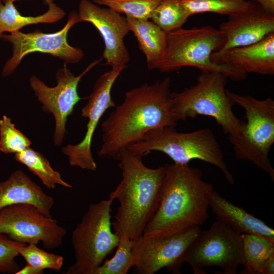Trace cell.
<instances>
[{
  "label": "cell",
  "mask_w": 274,
  "mask_h": 274,
  "mask_svg": "<svg viewBox=\"0 0 274 274\" xmlns=\"http://www.w3.org/2000/svg\"><path fill=\"white\" fill-rule=\"evenodd\" d=\"M170 78L145 83L125 93L123 102L102 122L100 157L116 159L119 152L140 141L148 131L174 127Z\"/></svg>",
  "instance_id": "obj_1"
},
{
  "label": "cell",
  "mask_w": 274,
  "mask_h": 274,
  "mask_svg": "<svg viewBox=\"0 0 274 274\" xmlns=\"http://www.w3.org/2000/svg\"><path fill=\"white\" fill-rule=\"evenodd\" d=\"M158 206L143 234L163 235L200 227L209 217L212 184L188 164H166Z\"/></svg>",
  "instance_id": "obj_2"
},
{
  "label": "cell",
  "mask_w": 274,
  "mask_h": 274,
  "mask_svg": "<svg viewBox=\"0 0 274 274\" xmlns=\"http://www.w3.org/2000/svg\"><path fill=\"white\" fill-rule=\"evenodd\" d=\"M143 156L127 148L117 156L122 179L109 198L119 206L113 223L114 232L134 241L141 236L156 211L161 196L165 175L164 165L156 168L146 166Z\"/></svg>",
  "instance_id": "obj_3"
},
{
  "label": "cell",
  "mask_w": 274,
  "mask_h": 274,
  "mask_svg": "<svg viewBox=\"0 0 274 274\" xmlns=\"http://www.w3.org/2000/svg\"><path fill=\"white\" fill-rule=\"evenodd\" d=\"M226 41L225 33L210 25L190 29L179 28L167 33L164 55L147 66L149 70L170 72L182 67H197L201 71L221 73L234 81L244 80L247 73L240 68L212 61L213 53L220 50Z\"/></svg>",
  "instance_id": "obj_4"
},
{
  "label": "cell",
  "mask_w": 274,
  "mask_h": 274,
  "mask_svg": "<svg viewBox=\"0 0 274 274\" xmlns=\"http://www.w3.org/2000/svg\"><path fill=\"white\" fill-rule=\"evenodd\" d=\"M227 77L214 71H201L195 85L180 92H171L172 112L176 122L197 115L213 118L230 141L239 134L242 122L233 113L227 95Z\"/></svg>",
  "instance_id": "obj_5"
},
{
  "label": "cell",
  "mask_w": 274,
  "mask_h": 274,
  "mask_svg": "<svg viewBox=\"0 0 274 274\" xmlns=\"http://www.w3.org/2000/svg\"><path fill=\"white\" fill-rule=\"evenodd\" d=\"M127 148L143 156L159 151L179 164L199 159L217 167L229 183H234L220 146L209 128L189 132H179L174 127L157 128L148 131L140 141Z\"/></svg>",
  "instance_id": "obj_6"
},
{
  "label": "cell",
  "mask_w": 274,
  "mask_h": 274,
  "mask_svg": "<svg viewBox=\"0 0 274 274\" xmlns=\"http://www.w3.org/2000/svg\"><path fill=\"white\" fill-rule=\"evenodd\" d=\"M234 104L245 110L246 122H242L239 134L230 141L235 157L252 162L267 173L274 181V169L268 158L274 143V101L268 97L259 100L249 95L238 94L226 90Z\"/></svg>",
  "instance_id": "obj_7"
},
{
  "label": "cell",
  "mask_w": 274,
  "mask_h": 274,
  "mask_svg": "<svg viewBox=\"0 0 274 274\" xmlns=\"http://www.w3.org/2000/svg\"><path fill=\"white\" fill-rule=\"evenodd\" d=\"M109 198L90 204L72 232L75 262L66 274H94L106 256L117 248L119 236L112 230Z\"/></svg>",
  "instance_id": "obj_8"
},
{
  "label": "cell",
  "mask_w": 274,
  "mask_h": 274,
  "mask_svg": "<svg viewBox=\"0 0 274 274\" xmlns=\"http://www.w3.org/2000/svg\"><path fill=\"white\" fill-rule=\"evenodd\" d=\"M188 263L194 274H204L202 268L217 266L224 274H236L245 265L241 234L216 219L207 230H201L181 258L180 263Z\"/></svg>",
  "instance_id": "obj_9"
},
{
  "label": "cell",
  "mask_w": 274,
  "mask_h": 274,
  "mask_svg": "<svg viewBox=\"0 0 274 274\" xmlns=\"http://www.w3.org/2000/svg\"><path fill=\"white\" fill-rule=\"evenodd\" d=\"M81 22L78 13L73 11L69 14L63 27L55 32L44 33L37 29L28 33L19 30L10 35L3 33L2 38L12 46V54L5 63L2 76L11 75L25 56L34 52L48 54L60 59L65 64L81 61L85 56L83 51L71 46L67 40L70 29Z\"/></svg>",
  "instance_id": "obj_10"
},
{
  "label": "cell",
  "mask_w": 274,
  "mask_h": 274,
  "mask_svg": "<svg viewBox=\"0 0 274 274\" xmlns=\"http://www.w3.org/2000/svg\"><path fill=\"white\" fill-rule=\"evenodd\" d=\"M0 233L24 244L41 243L44 248L52 250L61 246L66 230L35 206L19 203L0 211Z\"/></svg>",
  "instance_id": "obj_11"
},
{
  "label": "cell",
  "mask_w": 274,
  "mask_h": 274,
  "mask_svg": "<svg viewBox=\"0 0 274 274\" xmlns=\"http://www.w3.org/2000/svg\"><path fill=\"white\" fill-rule=\"evenodd\" d=\"M200 231V227H195L168 234H143L132 241L136 273L154 274L163 268L180 273L181 258Z\"/></svg>",
  "instance_id": "obj_12"
},
{
  "label": "cell",
  "mask_w": 274,
  "mask_h": 274,
  "mask_svg": "<svg viewBox=\"0 0 274 274\" xmlns=\"http://www.w3.org/2000/svg\"><path fill=\"white\" fill-rule=\"evenodd\" d=\"M102 58L90 63L78 76H75L64 64L56 73L57 85L53 87L46 85L36 76H32L29 78L30 87L42 104L43 110L52 114L54 117L53 140L56 146H60L64 139L67 117L72 114L74 107L81 99L77 91L79 82L86 73L100 63Z\"/></svg>",
  "instance_id": "obj_13"
},
{
  "label": "cell",
  "mask_w": 274,
  "mask_h": 274,
  "mask_svg": "<svg viewBox=\"0 0 274 274\" xmlns=\"http://www.w3.org/2000/svg\"><path fill=\"white\" fill-rule=\"evenodd\" d=\"M116 66L104 73L96 80L86 104L81 110V116L88 119L86 131L83 140L76 145H68L62 149L68 157L70 164L82 169L95 171L97 165L91 152L93 134L98 122L106 110L115 107L111 89L115 81L125 68Z\"/></svg>",
  "instance_id": "obj_14"
},
{
  "label": "cell",
  "mask_w": 274,
  "mask_h": 274,
  "mask_svg": "<svg viewBox=\"0 0 274 274\" xmlns=\"http://www.w3.org/2000/svg\"><path fill=\"white\" fill-rule=\"evenodd\" d=\"M78 15L81 21L91 23L104 41L102 58L112 67L125 66L130 60L123 39L129 30L126 17L110 8H101L88 0H81Z\"/></svg>",
  "instance_id": "obj_15"
},
{
  "label": "cell",
  "mask_w": 274,
  "mask_h": 274,
  "mask_svg": "<svg viewBox=\"0 0 274 274\" xmlns=\"http://www.w3.org/2000/svg\"><path fill=\"white\" fill-rule=\"evenodd\" d=\"M226 36L219 54L230 49L249 45L259 41L274 32V13L263 9L257 2L249 0L246 8L228 15V20L220 24Z\"/></svg>",
  "instance_id": "obj_16"
},
{
  "label": "cell",
  "mask_w": 274,
  "mask_h": 274,
  "mask_svg": "<svg viewBox=\"0 0 274 274\" xmlns=\"http://www.w3.org/2000/svg\"><path fill=\"white\" fill-rule=\"evenodd\" d=\"M212 61L238 68L247 73L274 75V32L255 43L213 53Z\"/></svg>",
  "instance_id": "obj_17"
},
{
  "label": "cell",
  "mask_w": 274,
  "mask_h": 274,
  "mask_svg": "<svg viewBox=\"0 0 274 274\" xmlns=\"http://www.w3.org/2000/svg\"><path fill=\"white\" fill-rule=\"evenodd\" d=\"M19 203L32 204L45 215L52 217L54 199L46 194L24 172L16 170L6 181L0 182V211Z\"/></svg>",
  "instance_id": "obj_18"
},
{
  "label": "cell",
  "mask_w": 274,
  "mask_h": 274,
  "mask_svg": "<svg viewBox=\"0 0 274 274\" xmlns=\"http://www.w3.org/2000/svg\"><path fill=\"white\" fill-rule=\"evenodd\" d=\"M209 208L216 219L239 234H253L274 241V230L261 219L222 197L214 190L209 196Z\"/></svg>",
  "instance_id": "obj_19"
},
{
  "label": "cell",
  "mask_w": 274,
  "mask_h": 274,
  "mask_svg": "<svg viewBox=\"0 0 274 274\" xmlns=\"http://www.w3.org/2000/svg\"><path fill=\"white\" fill-rule=\"evenodd\" d=\"M20 0H0V39L5 32L12 33L31 24L55 23L62 19L66 13L53 2L44 0L48 6L44 13L36 16L22 15L14 3Z\"/></svg>",
  "instance_id": "obj_20"
},
{
  "label": "cell",
  "mask_w": 274,
  "mask_h": 274,
  "mask_svg": "<svg viewBox=\"0 0 274 274\" xmlns=\"http://www.w3.org/2000/svg\"><path fill=\"white\" fill-rule=\"evenodd\" d=\"M129 30L132 31L145 55L149 66L160 59L167 46V33L149 19H138L126 16Z\"/></svg>",
  "instance_id": "obj_21"
},
{
  "label": "cell",
  "mask_w": 274,
  "mask_h": 274,
  "mask_svg": "<svg viewBox=\"0 0 274 274\" xmlns=\"http://www.w3.org/2000/svg\"><path fill=\"white\" fill-rule=\"evenodd\" d=\"M241 236L245 259L241 273L261 274L264 262L274 254V241L253 234L243 233Z\"/></svg>",
  "instance_id": "obj_22"
},
{
  "label": "cell",
  "mask_w": 274,
  "mask_h": 274,
  "mask_svg": "<svg viewBox=\"0 0 274 274\" xmlns=\"http://www.w3.org/2000/svg\"><path fill=\"white\" fill-rule=\"evenodd\" d=\"M14 158L25 165L48 189H54L57 185L67 188H72L71 184L62 179L60 174L52 167L49 161L41 153L29 147L15 153Z\"/></svg>",
  "instance_id": "obj_23"
},
{
  "label": "cell",
  "mask_w": 274,
  "mask_h": 274,
  "mask_svg": "<svg viewBox=\"0 0 274 274\" xmlns=\"http://www.w3.org/2000/svg\"><path fill=\"white\" fill-rule=\"evenodd\" d=\"M188 17L180 0H162L151 13L150 19L168 33L182 28Z\"/></svg>",
  "instance_id": "obj_24"
},
{
  "label": "cell",
  "mask_w": 274,
  "mask_h": 274,
  "mask_svg": "<svg viewBox=\"0 0 274 274\" xmlns=\"http://www.w3.org/2000/svg\"><path fill=\"white\" fill-rule=\"evenodd\" d=\"M8 242L24 258L27 264L43 270L45 269L61 270L64 262L62 256L48 253L36 244H24L10 238Z\"/></svg>",
  "instance_id": "obj_25"
},
{
  "label": "cell",
  "mask_w": 274,
  "mask_h": 274,
  "mask_svg": "<svg viewBox=\"0 0 274 274\" xmlns=\"http://www.w3.org/2000/svg\"><path fill=\"white\" fill-rule=\"evenodd\" d=\"M114 256L106 260L95 270L94 274H126L133 267L132 241L124 234H120Z\"/></svg>",
  "instance_id": "obj_26"
},
{
  "label": "cell",
  "mask_w": 274,
  "mask_h": 274,
  "mask_svg": "<svg viewBox=\"0 0 274 274\" xmlns=\"http://www.w3.org/2000/svg\"><path fill=\"white\" fill-rule=\"evenodd\" d=\"M189 17L198 13L212 12L229 15L247 8L249 1L180 0Z\"/></svg>",
  "instance_id": "obj_27"
},
{
  "label": "cell",
  "mask_w": 274,
  "mask_h": 274,
  "mask_svg": "<svg viewBox=\"0 0 274 274\" xmlns=\"http://www.w3.org/2000/svg\"><path fill=\"white\" fill-rule=\"evenodd\" d=\"M162 0H91L120 13L138 19H150L154 9Z\"/></svg>",
  "instance_id": "obj_28"
},
{
  "label": "cell",
  "mask_w": 274,
  "mask_h": 274,
  "mask_svg": "<svg viewBox=\"0 0 274 274\" xmlns=\"http://www.w3.org/2000/svg\"><path fill=\"white\" fill-rule=\"evenodd\" d=\"M30 141L4 115L0 119V151L5 154L20 152L31 145Z\"/></svg>",
  "instance_id": "obj_29"
},
{
  "label": "cell",
  "mask_w": 274,
  "mask_h": 274,
  "mask_svg": "<svg viewBox=\"0 0 274 274\" xmlns=\"http://www.w3.org/2000/svg\"><path fill=\"white\" fill-rule=\"evenodd\" d=\"M10 237L0 233V272L16 274L20 269L15 258L19 254L9 244Z\"/></svg>",
  "instance_id": "obj_30"
},
{
  "label": "cell",
  "mask_w": 274,
  "mask_h": 274,
  "mask_svg": "<svg viewBox=\"0 0 274 274\" xmlns=\"http://www.w3.org/2000/svg\"><path fill=\"white\" fill-rule=\"evenodd\" d=\"M274 273V254L270 256L264 262L261 274Z\"/></svg>",
  "instance_id": "obj_31"
},
{
  "label": "cell",
  "mask_w": 274,
  "mask_h": 274,
  "mask_svg": "<svg viewBox=\"0 0 274 274\" xmlns=\"http://www.w3.org/2000/svg\"><path fill=\"white\" fill-rule=\"evenodd\" d=\"M44 270L37 268L28 264H26L23 268L16 272V274H42Z\"/></svg>",
  "instance_id": "obj_32"
},
{
  "label": "cell",
  "mask_w": 274,
  "mask_h": 274,
  "mask_svg": "<svg viewBox=\"0 0 274 274\" xmlns=\"http://www.w3.org/2000/svg\"><path fill=\"white\" fill-rule=\"evenodd\" d=\"M247 1V0H244ZM257 2L266 11L274 13V0H250Z\"/></svg>",
  "instance_id": "obj_33"
},
{
  "label": "cell",
  "mask_w": 274,
  "mask_h": 274,
  "mask_svg": "<svg viewBox=\"0 0 274 274\" xmlns=\"http://www.w3.org/2000/svg\"><path fill=\"white\" fill-rule=\"evenodd\" d=\"M24 1H32V0H24ZM51 2H54L55 0H49Z\"/></svg>",
  "instance_id": "obj_34"
}]
</instances>
